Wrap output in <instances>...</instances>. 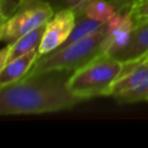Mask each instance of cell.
<instances>
[{"instance_id":"obj_1","label":"cell","mask_w":148,"mask_h":148,"mask_svg":"<svg viewBox=\"0 0 148 148\" xmlns=\"http://www.w3.org/2000/svg\"><path fill=\"white\" fill-rule=\"evenodd\" d=\"M68 72L25 75L0 87V114H40L68 110L83 102L68 88Z\"/></svg>"},{"instance_id":"obj_2","label":"cell","mask_w":148,"mask_h":148,"mask_svg":"<svg viewBox=\"0 0 148 148\" xmlns=\"http://www.w3.org/2000/svg\"><path fill=\"white\" fill-rule=\"evenodd\" d=\"M106 34V23L97 31L49 53L39 56L27 75H36L46 72L73 73L95 57L102 54V42Z\"/></svg>"},{"instance_id":"obj_3","label":"cell","mask_w":148,"mask_h":148,"mask_svg":"<svg viewBox=\"0 0 148 148\" xmlns=\"http://www.w3.org/2000/svg\"><path fill=\"white\" fill-rule=\"evenodd\" d=\"M123 67L124 64L116 57L99 54L69 75L68 88L82 101L110 96Z\"/></svg>"},{"instance_id":"obj_4","label":"cell","mask_w":148,"mask_h":148,"mask_svg":"<svg viewBox=\"0 0 148 148\" xmlns=\"http://www.w3.org/2000/svg\"><path fill=\"white\" fill-rule=\"evenodd\" d=\"M56 9L44 0H23L20 8L0 24V39L14 43L23 35L46 24Z\"/></svg>"},{"instance_id":"obj_5","label":"cell","mask_w":148,"mask_h":148,"mask_svg":"<svg viewBox=\"0 0 148 148\" xmlns=\"http://www.w3.org/2000/svg\"><path fill=\"white\" fill-rule=\"evenodd\" d=\"M110 96L120 104L148 102V61L124 64L121 74L113 83Z\"/></svg>"},{"instance_id":"obj_6","label":"cell","mask_w":148,"mask_h":148,"mask_svg":"<svg viewBox=\"0 0 148 148\" xmlns=\"http://www.w3.org/2000/svg\"><path fill=\"white\" fill-rule=\"evenodd\" d=\"M76 23V14L71 8H61L45 24L44 35L39 45V54L43 56L60 47L71 35Z\"/></svg>"},{"instance_id":"obj_7","label":"cell","mask_w":148,"mask_h":148,"mask_svg":"<svg viewBox=\"0 0 148 148\" xmlns=\"http://www.w3.org/2000/svg\"><path fill=\"white\" fill-rule=\"evenodd\" d=\"M134 21L130 12H117L106 22V34L102 42V54L116 57L131 40Z\"/></svg>"},{"instance_id":"obj_8","label":"cell","mask_w":148,"mask_h":148,"mask_svg":"<svg viewBox=\"0 0 148 148\" xmlns=\"http://www.w3.org/2000/svg\"><path fill=\"white\" fill-rule=\"evenodd\" d=\"M148 56V21L134 25L132 37L127 46L116 58L121 62H134L143 60Z\"/></svg>"},{"instance_id":"obj_9","label":"cell","mask_w":148,"mask_h":148,"mask_svg":"<svg viewBox=\"0 0 148 148\" xmlns=\"http://www.w3.org/2000/svg\"><path fill=\"white\" fill-rule=\"evenodd\" d=\"M39 56V50L36 49L8 61L7 65L0 69V87L16 82L24 77L32 68Z\"/></svg>"},{"instance_id":"obj_10","label":"cell","mask_w":148,"mask_h":148,"mask_svg":"<svg viewBox=\"0 0 148 148\" xmlns=\"http://www.w3.org/2000/svg\"><path fill=\"white\" fill-rule=\"evenodd\" d=\"M45 30V24L23 35L18 39H16L14 43L8 44L9 45V56H8V61L25 54L30 51H34L36 49H39L43 35Z\"/></svg>"},{"instance_id":"obj_11","label":"cell","mask_w":148,"mask_h":148,"mask_svg":"<svg viewBox=\"0 0 148 148\" xmlns=\"http://www.w3.org/2000/svg\"><path fill=\"white\" fill-rule=\"evenodd\" d=\"M117 12L116 6L109 0H87L82 15L106 23Z\"/></svg>"},{"instance_id":"obj_12","label":"cell","mask_w":148,"mask_h":148,"mask_svg":"<svg viewBox=\"0 0 148 148\" xmlns=\"http://www.w3.org/2000/svg\"><path fill=\"white\" fill-rule=\"evenodd\" d=\"M127 12L131 13L134 24L148 21V0H141L132 5Z\"/></svg>"},{"instance_id":"obj_13","label":"cell","mask_w":148,"mask_h":148,"mask_svg":"<svg viewBox=\"0 0 148 148\" xmlns=\"http://www.w3.org/2000/svg\"><path fill=\"white\" fill-rule=\"evenodd\" d=\"M23 0H0V18L1 22L9 18L22 5Z\"/></svg>"},{"instance_id":"obj_14","label":"cell","mask_w":148,"mask_h":148,"mask_svg":"<svg viewBox=\"0 0 148 148\" xmlns=\"http://www.w3.org/2000/svg\"><path fill=\"white\" fill-rule=\"evenodd\" d=\"M109 1L116 6L118 12H126L131 7L134 0H109Z\"/></svg>"},{"instance_id":"obj_15","label":"cell","mask_w":148,"mask_h":148,"mask_svg":"<svg viewBox=\"0 0 148 148\" xmlns=\"http://www.w3.org/2000/svg\"><path fill=\"white\" fill-rule=\"evenodd\" d=\"M8 56H9V45L7 44L0 51V69L3 68L7 65V62H8Z\"/></svg>"},{"instance_id":"obj_16","label":"cell","mask_w":148,"mask_h":148,"mask_svg":"<svg viewBox=\"0 0 148 148\" xmlns=\"http://www.w3.org/2000/svg\"><path fill=\"white\" fill-rule=\"evenodd\" d=\"M138 1H141V0H134V1H133V3H132V5H134V3H135V2H138ZM132 5H131V6H132Z\"/></svg>"},{"instance_id":"obj_17","label":"cell","mask_w":148,"mask_h":148,"mask_svg":"<svg viewBox=\"0 0 148 148\" xmlns=\"http://www.w3.org/2000/svg\"><path fill=\"white\" fill-rule=\"evenodd\" d=\"M44 1H46V2H49V3H51V2H52V0H44Z\"/></svg>"},{"instance_id":"obj_18","label":"cell","mask_w":148,"mask_h":148,"mask_svg":"<svg viewBox=\"0 0 148 148\" xmlns=\"http://www.w3.org/2000/svg\"><path fill=\"white\" fill-rule=\"evenodd\" d=\"M143 60H147V61H148V56H147V57H146V58H145Z\"/></svg>"}]
</instances>
